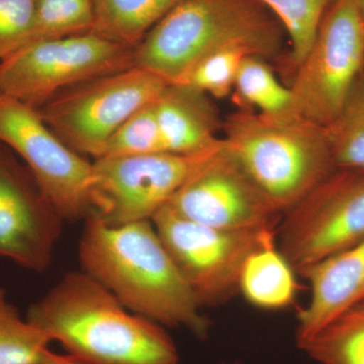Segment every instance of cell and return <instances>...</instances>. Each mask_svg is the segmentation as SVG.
I'll return each mask as SVG.
<instances>
[{"mask_svg": "<svg viewBox=\"0 0 364 364\" xmlns=\"http://www.w3.org/2000/svg\"><path fill=\"white\" fill-rule=\"evenodd\" d=\"M81 272L100 282L129 311L163 327L183 328L207 340L212 323L150 220L109 225L85 221L78 243Z\"/></svg>", "mask_w": 364, "mask_h": 364, "instance_id": "1", "label": "cell"}, {"mask_svg": "<svg viewBox=\"0 0 364 364\" xmlns=\"http://www.w3.org/2000/svg\"><path fill=\"white\" fill-rule=\"evenodd\" d=\"M26 320L86 364H178L166 329L131 312L83 272L66 273L26 313Z\"/></svg>", "mask_w": 364, "mask_h": 364, "instance_id": "2", "label": "cell"}, {"mask_svg": "<svg viewBox=\"0 0 364 364\" xmlns=\"http://www.w3.org/2000/svg\"><path fill=\"white\" fill-rule=\"evenodd\" d=\"M222 130L228 148L284 214L336 169L327 128L301 114L240 109Z\"/></svg>", "mask_w": 364, "mask_h": 364, "instance_id": "3", "label": "cell"}, {"mask_svg": "<svg viewBox=\"0 0 364 364\" xmlns=\"http://www.w3.org/2000/svg\"><path fill=\"white\" fill-rule=\"evenodd\" d=\"M280 21L258 0H181L134 50V66L176 83L200 57L235 42L280 48Z\"/></svg>", "mask_w": 364, "mask_h": 364, "instance_id": "4", "label": "cell"}, {"mask_svg": "<svg viewBox=\"0 0 364 364\" xmlns=\"http://www.w3.org/2000/svg\"><path fill=\"white\" fill-rule=\"evenodd\" d=\"M168 85L134 66L69 88L38 112L68 147L97 160L112 134L132 114L156 102Z\"/></svg>", "mask_w": 364, "mask_h": 364, "instance_id": "5", "label": "cell"}, {"mask_svg": "<svg viewBox=\"0 0 364 364\" xmlns=\"http://www.w3.org/2000/svg\"><path fill=\"white\" fill-rule=\"evenodd\" d=\"M134 67V50L95 33L30 43L0 61V93L39 109L69 88Z\"/></svg>", "mask_w": 364, "mask_h": 364, "instance_id": "6", "label": "cell"}, {"mask_svg": "<svg viewBox=\"0 0 364 364\" xmlns=\"http://www.w3.org/2000/svg\"><path fill=\"white\" fill-rule=\"evenodd\" d=\"M153 224L200 309L223 305L239 291L248 256L277 243V228L227 231L189 221L164 205Z\"/></svg>", "mask_w": 364, "mask_h": 364, "instance_id": "7", "label": "cell"}, {"mask_svg": "<svg viewBox=\"0 0 364 364\" xmlns=\"http://www.w3.org/2000/svg\"><path fill=\"white\" fill-rule=\"evenodd\" d=\"M0 143L23 160L65 221L95 215L93 162L66 145L38 109L0 93Z\"/></svg>", "mask_w": 364, "mask_h": 364, "instance_id": "8", "label": "cell"}, {"mask_svg": "<svg viewBox=\"0 0 364 364\" xmlns=\"http://www.w3.org/2000/svg\"><path fill=\"white\" fill-rule=\"evenodd\" d=\"M363 240V169H335L277 227V247L296 273Z\"/></svg>", "mask_w": 364, "mask_h": 364, "instance_id": "9", "label": "cell"}, {"mask_svg": "<svg viewBox=\"0 0 364 364\" xmlns=\"http://www.w3.org/2000/svg\"><path fill=\"white\" fill-rule=\"evenodd\" d=\"M364 69V21L353 0H335L318 25L310 51L294 69L299 114L330 126Z\"/></svg>", "mask_w": 364, "mask_h": 364, "instance_id": "10", "label": "cell"}, {"mask_svg": "<svg viewBox=\"0 0 364 364\" xmlns=\"http://www.w3.org/2000/svg\"><path fill=\"white\" fill-rule=\"evenodd\" d=\"M222 144L196 154L162 152L95 160L93 215L109 225L152 221Z\"/></svg>", "mask_w": 364, "mask_h": 364, "instance_id": "11", "label": "cell"}, {"mask_svg": "<svg viewBox=\"0 0 364 364\" xmlns=\"http://www.w3.org/2000/svg\"><path fill=\"white\" fill-rule=\"evenodd\" d=\"M165 205L189 221L227 231L277 228L284 215L224 139Z\"/></svg>", "mask_w": 364, "mask_h": 364, "instance_id": "12", "label": "cell"}, {"mask_svg": "<svg viewBox=\"0 0 364 364\" xmlns=\"http://www.w3.org/2000/svg\"><path fill=\"white\" fill-rule=\"evenodd\" d=\"M65 222L25 163L0 143V256L46 272Z\"/></svg>", "mask_w": 364, "mask_h": 364, "instance_id": "13", "label": "cell"}, {"mask_svg": "<svg viewBox=\"0 0 364 364\" xmlns=\"http://www.w3.org/2000/svg\"><path fill=\"white\" fill-rule=\"evenodd\" d=\"M298 273L311 287L310 301L298 316L299 346L364 301V240Z\"/></svg>", "mask_w": 364, "mask_h": 364, "instance_id": "14", "label": "cell"}, {"mask_svg": "<svg viewBox=\"0 0 364 364\" xmlns=\"http://www.w3.org/2000/svg\"><path fill=\"white\" fill-rule=\"evenodd\" d=\"M155 112L167 152L196 154L222 142L217 132L223 123L203 91L169 83L155 102Z\"/></svg>", "mask_w": 364, "mask_h": 364, "instance_id": "15", "label": "cell"}, {"mask_svg": "<svg viewBox=\"0 0 364 364\" xmlns=\"http://www.w3.org/2000/svg\"><path fill=\"white\" fill-rule=\"evenodd\" d=\"M294 269L277 243L268 244L248 256L242 268L239 291L260 309L277 310L291 306L296 294Z\"/></svg>", "mask_w": 364, "mask_h": 364, "instance_id": "16", "label": "cell"}, {"mask_svg": "<svg viewBox=\"0 0 364 364\" xmlns=\"http://www.w3.org/2000/svg\"><path fill=\"white\" fill-rule=\"evenodd\" d=\"M181 0H93L92 33L135 50Z\"/></svg>", "mask_w": 364, "mask_h": 364, "instance_id": "17", "label": "cell"}, {"mask_svg": "<svg viewBox=\"0 0 364 364\" xmlns=\"http://www.w3.org/2000/svg\"><path fill=\"white\" fill-rule=\"evenodd\" d=\"M279 48L259 42H235L215 48L200 57L174 85L191 86L215 98L226 97L234 90L242 62L247 57L270 59Z\"/></svg>", "mask_w": 364, "mask_h": 364, "instance_id": "18", "label": "cell"}, {"mask_svg": "<svg viewBox=\"0 0 364 364\" xmlns=\"http://www.w3.org/2000/svg\"><path fill=\"white\" fill-rule=\"evenodd\" d=\"M234 90L241 109L257 107L258 112L275 117L301 114L289 86L282 85L265 60L259 57H247L242 62Z\"/></svg>", "mask_w": 364, "mask_h": 364, "instance_id": "19", "label": "cell"}, {"mask_svg": "<svg viewBox=\"0 0 364 364\" xmlns=\"http://www.w3.org/2000/svg\"><path fill=\"white\" fill-rule=\"evenodd\" d=\"M318 364H364V301L299 345Z\"/></svg>", "mask_w": 364, "mask_h": 364, "instance_id": "20", "label": "cell"}, {"mask_svg": "<svg viewBox=\"0 0 364 364\" xmlns=\"http://www.w3.org/2000/svg\"><path fill=\"white\" fill-rule=\"evenodd\" d=\"M51 339L21 318L0 287V364H53L61 354L50 349Z\"/></svg>", "mask_w": 364, "mask_h": 364, "instance_id": "21", "label": "cell"}, {"mask_svg": "<svg viewBox=\"0 0 364 364\" xmlns=\"http://www.w3.org/2000/svg\"><path fill=\"white\" fill-rule=\"evenodd\" d=\"M327 130L336 168L364 170V72Z\"/></svg>", "mask_w": 364, "mask_h": 364, "instance_id": "22", "label": "cell"}, {"mask_svg": "<svg viewBox=\"0 0 364 364\" xmlns=\"http://www.w3.org/2000/svg\"><path fill=\"white\" fill-rule=\"evenodd\" d=\"M280 21L291 41L289 55L296 68L310 51L318 25L335 0H258Z\"/></svg>", "mask_w": 364, "mask_h": 364, "instance_id": "23", "label": "cell"}, {"mask_svg": "<svg viewBox=\"0 0 364 364\" xmlns=\"http://www.w3.org/2000/svg\"><path fill=\"white\" fill-rule=\"evenodd\" d=\"M93 25V0H36L32 42L91 33Z\"/></svg>", "mask_w": 364, "mask_h": 364, "instance_id": "24", "label": "cell"}, {"mask_svg": "<svg viewBox=\"0 0 364 364\" xmlns=\"http://www.w3.org/2000/svg\"><path fill=\"white\" fill-rule=\"evenodd\" d=\"M162 152L167 151L158 124L154 102L132 114L112 134L100 158L136 156Z\"/></svg>", "mask_w": 364, "mask_h": 364, "instance_id": "25", "label": "cell"}, {"mask_svg": "<svg viewBox=\"0 0 364 364\" xmlns=\"http://www.w3.org/2000/svg\"><path fill=\"white\" fill-rule=\"evenodd\" d=\"M36 23V0H0V61L30 44Z\"/></svg>", "mask_w": 364, "mask_h": 364, "instance_id": "26", "label": "cell"}, {"mask_svg": "<svg viewBox=\"0 0 364 364\" xmlns=\"http://www.w3.org/2000/svg\"><path fill=\"white\" fill-rule=\"evenodd\" d=\"M53 364H86L82 363V361L78 360V359L72 358L69 354H66V355H62L58 361Z\"/></svg>", "mask_w": 364, "mask_h": 364, "instance_id": "27", "label": "cell"}, {"mask_svg": "<svg viewBox=\"0 0 364 364\" xmlns=\"http://www.w3.org/2000/svg\"><path fill=\"white\" fill-rule=\"evenodd\" d=\"M354 4H355L356 9H358L359 14H360L361 18L364 21V0H353Z\"/></svg>", "mask_w": 364, "mask_h": 364, "instance_id": "28", "label": "cell"}, {"mask_svg": "<svg viewBox=\"0 0 364 364\" xmlns=\"http://www.w3.org/2000/svg\"><path fill=\"white\" fill-rule=\"evenodd\" d=\"M219 364H243L239 360H231V361H222Z\"/></svg>", "mask_w": 364, "mask_h": 364, "instance_id": "29", "label": "cell"}]
</instances>
